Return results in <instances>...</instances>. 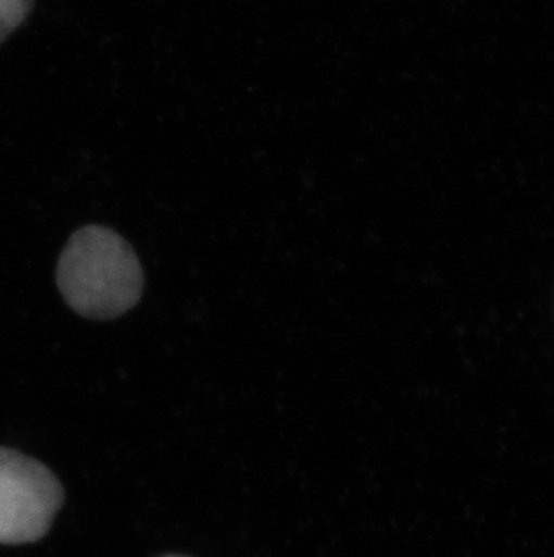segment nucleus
I'll list each match as a JSON object with an SVG mask.
<instances>
[{
	"instance_id": "nucleus-1",
	"label": "nucleus",
	"mask_w": 554,
	"mask_h": 557,
	"mask_svg": "<svg viewBox=\"0 0 554 557\" xmlns=\"http://www.w3.org/2000/svg\"><path fill=\"white\" fill-rule=\"evenodd\" d=\"M58 289L67 306L89 320H114L141 300L144 274L125 238L103 226H85L63 249Z\"/></svg>"
},
{
	"instance_id": "nucleus-2",
	"label": "nucleus",
	"mask_w": 554,
	"mask_h": 557,
	"mask_svg": "<svg viewBox=\"0 0 554 557\" xmlns=\"http://www.w3.org/2000/svg\"><path fill=\"white\" fill-rule=\"evenodd\" d=\"M63 485L37 458L0 446V543L26 545L48 536L63 507Z\"/></svg>"
},
{
	"instance_id": "nucleus-3",
	"label": "nucleus",
	"mask_w": 554,
	"mask_h": 557,
	"mask_svg": "<svg viewBox=\"0 0 554 557\" xmlns=\"http://www.w3.org/2000/svg\"><path fill=\"white\" fill-rule=\"evenodd\" d=\"M33 4L35 0H0V42L26 21Z\"/></svg>"
},
{
	"instance_id": "nucleus-4",
	"label": "nucleus",
	"mask_w": 554,
	"mask_h": 557,
	"mask_svg": "<svg viewBox=\"0 0 554 557\" xmlns=\"http://www.w3.org/2000/svg\"><path fill=\"white\" fill-rule=\"evenodd\" d=\"M161 557H189V556H182V554H166V556Z\"/></svg>"
}]
</instances>
